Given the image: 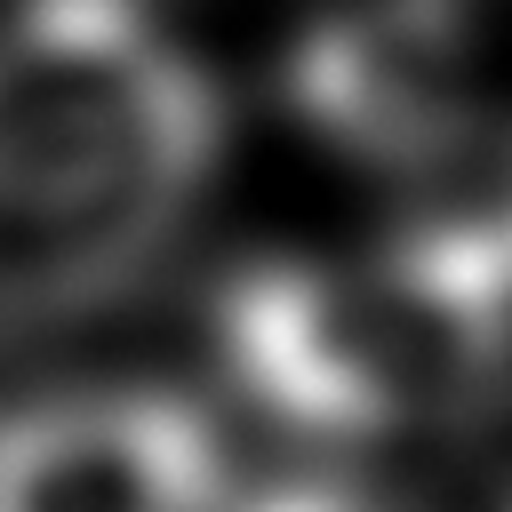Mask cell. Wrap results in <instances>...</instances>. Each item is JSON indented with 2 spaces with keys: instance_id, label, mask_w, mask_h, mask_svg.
Masks as SVG:
<instances>
[{
  "instance_id": "1",
  "label": "cell",
  "mask_w": 512,
  "mask_h": 512,
  "mask_svg": "<svg viewBox=\"0 0 512 512\" xmlns=\"http://www.w3.org/2000/svg\"><path fill=\"white\" fill-rule=\"evenodd\" d=\"M224 160L208 64L144 0L0 16V312L120 288Z\"/></svg>"
},
{
  "instance_id": "2",
  "label": "cell",
  "mask_w": 512,
  "mask_h": 512,
  "mask_svg": "<svg viewBox=\"0 0 512 512\" xmlns=\"http://www.w3.org/2000/svg\"><path fill=\"white\" fill-rule=\"evenodd\" d=\"M224 376L312 440H408L512 392V208L352 256H256L208 312Z\"/></svg>"
},
{
  "instance_id": "3",
  "label": "cell",
  "mask_w": 512,
  "mask_h": 512,
  "mask_svg": "<svg viewBox=\"0 0 512 512\" xmlns=\"http://www.w3.org/2000/svg\"><path fill=\"white\" fill-rule=\"evenodd\" d=\"M496 56L488 0H336L288 48V104L336 152L440 160L480 136Z\"/></svg>"
},
{
  "instance_id": "4",
  "label": "cell",
  "mask_w": 512,
  "mask_h": 512,
  "mask_svg": "<svg viewBox=\"0 0 512 512\" xmlns=\"http://www.w3.org/2000/svg\"><path fill=\"white\" fill-rule=\"evenodd\" d=\"M0 512H224L208 408L152 384H72L0 408Z\"/></svg>"
},
{
  "instance_id": "5",
  "label": "cell",
  "mask_w": 512,
  "mask_h": 512,
  "mask_svg": "<svg viewBox=\"0 0 512 512\" xmlns=\"http://www.w3.org/2000/svg\"><path fill=\"white\" fill-rule=\"evenodd\" d=\"M248 512H376V504L352 496V488H336V480H280V488H264Z\"/></svg>"
}]
</instances>
